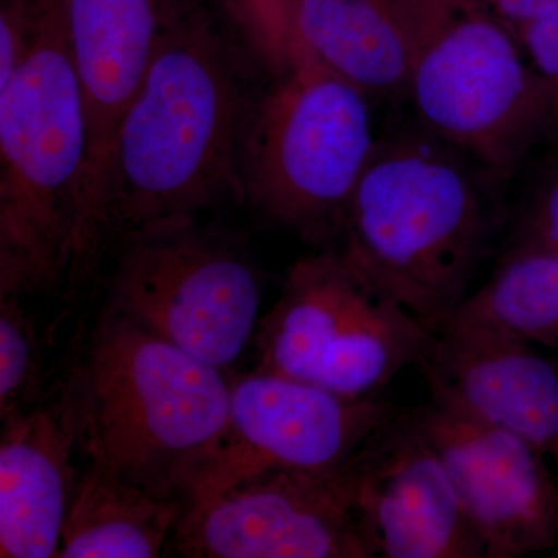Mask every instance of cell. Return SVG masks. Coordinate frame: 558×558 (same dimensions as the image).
<instances>
[{
    "label": "cell",
    "instance_id": "obj_22",
    "mask_svg": "<svg viewBox=\"0 0 558 558\" xmlns=\"http://www.w3.org/2000/svg\"><path fill=\"white\" fill-rule=\"evenodd\" d=\"M35 16L36 0H0V86L24 61Z\"/></svg>",
    "mask_w": 558,
    "mask_h": 558
},
{
    "label": "cell",
    "instance_id": "obj_1",
    "mask_svg": "<svg viewBox=\"0 0 558 558\" xmlns=\"http://www.w3.org/2000/svg\"><path fill=\"white\" fill-rule=\"evenodd\" d=\"M205 0H178L113 145L106 242L241 202L240 154L255 94Z\"/></svg>",
    "mask_w": 558,
    "mask_h": 558
},
{
    "label": "cell",
    "instance_id": "obj_19",
    "mask_svg": "<svg viewBox=\"0 0 558 558\" xmlns=\"http://www.w3.org/2000/svg\"><path fill=\"white\" fill-rule=\"evenodd\" d=\"M24 295H0V418L24 413L43 400L49 379L50 328ZM60 376V374H58Z\"/></svg>",
    "mask_w": 558,
    "mask_h": 558
},
{
    "label": "cell",
    "instance_id": "obj_7",
    "mask_svg": "<svg viewBox=\"0 0 558 558\" xmlns=\"http://www.w3.org/2000/svg\"><path fill=\"white\" fill-rule=\"evenodd\" d=\"M255 340L256 369L376 398L400 371L425 362L436 333L329 247L290 267Z\"/></svg>",
    "mask_w": 558,
    "mask_h": 558
},
{
    "label": "cell",
    "instance_id": "obj_13",
    "mask_svg": "<svg viewBox=\"0 0 558 558\" xmlns=\"http://www.w3.org/2000/svg\"><path fill=\"white\" fill-rule=\"evenodd\" d=\"M352 468L379 557H486L449 473L409 410L395 411L352 459Z\"/></svg>",
    "mask_w": 558,
    "mask_h": 558
},
{
    "label": "cell",
    "instance_id": "obj_20",
    "mask_svg": "<svg viewBox=\"0 0 558 558\" xmlns=\"http://www.w3.org/2000/svg\"><path fill=\"white\" fill-rule=\"evenodd\" d=\"M517 36L532 69L548 92L558 120V0L534 20L521 25Z\"/></svg>",
    "mask_w": 558,
    "mask_h": 558
},
{
    "label": "cell",
    "instance_id": "obj_15",
    "mask_svg": "<svg viewBox=\"0 0 558 558\" xmlns=\"http://www.w3.org/2000/svg\"><path fill=\"white\" fill-rule=\"evenodd\" d=\"M421 366L429 392L526 440L558 478V366L537 344L450 319Z\"/></svg>",
    "mask_w": 558,
    "mask_h": 558
},
{
    "label": "cell",
    "instance_id": "obj_10",
    "mask_svg": "<svg viewBox=\"0 0 558 558\" xmlns=\"http://www.w3.org/2000/svg\"><path fill=\"white\" fill-rule=\"evenodd\" d=\"M354 459V458H352ZM352 459L325 470H275L183 510L172 543L194 558H373Z\"/></svg>",
    "mask_w": 558,
    "mask_h": 558
},
{
    "label": "cell",
    "instance_id": "obj_14",
    "mask_svg": "<svg viewBox=\"0 0 558 558\" xmlns=\"http://www.w3.org/2000/svg\"><path fill=\"white\" fill-rule=\"evenodd\" d=\"M83 410L73 351L35 407L2 422L0 557L58 556L80 475Z\"/></svg>",
    "mask_w": 558,
    "mask_h": 558
},
{
    "label": "cell",
    "instance_id": "obj_11",
    "mask_svg": "<svg viewBox=\"0 0 558 558\" xmlns=\"http://www.w3.org/2000/svg\"><path fill=\"white\" fill-rule=\"evenodd\" d=\"M409 410L449 473L486 558H520L558 543V478L537 449L453 400L429 392Z\"/></svg>",
    "mask_w": 558,
    "mask_h": 558
},
{
    "label": "cell",
    "instance_id": "obj_8",
    "mask_svg": "<svg viewBox=\"0 0 558 558\" xmlns=\"http://www.w3.org/2000/svg\"><path fill=\"white\" fill-rule=\"evenodd\" d=\"M110 307L226 371L259 328L263 281L240 241L199 220L117 238Z\"/></svg>",
    "mask_w": 558,
    "mask_h": 558
},
{
    "label": "cell",
    "instance_id": "obj_12",
    "mask_svg": "<svg viewBox=\"0 0 558 558\" xmlns=\"http://www.w3.org/2000/svg\"><path fill=\"white\" fill-rule=\"evenodd\" d=\"M178 0H61L87 124V168L75 274L108 248L105 202L124 112L145 80Z\"/></svg>",
    "mask_w": 558,
    "mask_h": 558
},
{
    "label": "cell",
    "instance_id": "obj_16",
    "mask_svg": "<svg viewBox=\"0 0 558 558\" xmlns=\"http://www.w3.org/2000/svg\"><path fill=\"white\" fill-rule=\"evenodd\" d=\"M422 0H279L269 53L295 44L369 98L409 95Z\"/></svg>",
    "mask_w": 558,
    "mask_h": 558
},
{
    "label": "cell",
    "instance_id": "obj_24",
    "mask_svg": "<svg viewBox=\"0 0 558 558\" xmlns=\"http://www.w3.org/2000/svg\"><path fill=\"white\" fill-rule=\"evenodd\" d=\"M226 2L227 10H229L230 17L234 20H241V17H252L253 14L264 13L274 7L277 0H223Z\"/></svg>",
    "mask_w": 558,
    "mask_h": 558
},
{
    "label": "cell",
    "instance_id": "obj_9",
    "mask_svg": "<svg viewBox=\"0 0 558 558\" xmlns=\"http://www.w3.org/2000/svg\"><path fill=\"white\" fill-rule=\"evenodd\" d=\"M377 398H348L256 369L231 384L229 421L182 488L186 508L275 470L347 464L395 414Z\"/></svg>",
    "mask_w": 558,
    "mask_h": 558
},
{
    "label": "cell",
    "instance_id": "obj_3",
    "mask_svg": "<svg viewBox=\"0 0 558 558\" xmlns=\"http://www.w3.org/2000/svg\"><path fill=\"white\" fill-rule=\"evenodd\" d=\"M86 168V110L61 0H36L27 54L0 86V295L69 284Z\"/></svg>",
    "mask_w": 558,
    "mask_h": 558
},
{
    "label": "cell",
    "instance_id": "obj_21",
    "mask_svg": "<svg viewBox=\"0 0 558 558\" xmlns=\"http://www.w3.org/2000/svg\"><path fill=\"white\" fill-rule=\"evenodd\" d=\"M512 247L558 252V171L529 202L517 226Z\"/></svg>",
    "mask_w": 558,
    "mask_h": 558
},
{
    "label": "cell",
    "instance_id": "obj_17",
    "mask_svg": "<svg viewBox=\"0 0 558 558\" xmlns=\"http://www.w3.org/2000/svg\"><path fill=\"white\" fill-rule=\"evenodd\" d=\"M183 510L182 499L156 494L87 462L62 527L57 557H160Z\"/></svg>",
    "mask_w": 558,
    "mask_h": 558
},
{
    "label": "cell",
    "instance_id": "obj_2",
    "mask_svg": "<svg viewBox=\"0 0 558 558\" xmlns=\"http://www.w3.org/2000/svg\"><path fill=\"white\" fill-rule=\"evenodd\" d=\"M469 160L428 132L377 140L336 245L435 333L470 295L494 229Z\"/></svg>",
    "mask_w": 558,
    "mask_h": 558
},
{
    "label": "cell",
    "instance_id": "obj_18",
    "mask_svg": "<svg viewBox=\"0 0 558 558\" xmlns=\"http://www.w3.org/2000/svg\"><path fill=\"white\" fill-rule=\"evenodd\" d=\"M450 319L527 343L557 347L558 252L510 248L494 275L470 292Z\"/></svg>",
    "mask_w": 558,
    "mask_h": 558
},
{
    "label": "cell",
    "instance_id": "obj_23",
    "mask_svg": "<svg viewBox=\"0 0 558 558\" xmlns=\"http://www.w3.org/2000/svg\"><path fill=\"white\" fill-rule=\"evenodd\" d=\"M517 33L521 25L548 10L557 0H473Z\"/></svg>",
    "mask_w": 558,
    "mask_h": 558
},
{
    "label": "cell",
    "instance_id": "obj_5",
    "mask_svg": "<svg viewBox=\"0 0 558 558\" xmlns=\"http://www.w3.org/2000/svg\"><path fill=\"white\" fill-rule=\"evenodd\" d=\"M242 137V204L310 244L339 241L349 197L377 145L369 98L288 44Z\"/></svg>",
    "mask_w": 558,
    "mask_h": 558
},
{
    "label": "cell",
    "instance_id": "obj_4",
    "mask_svg": "<svg viewBox=\"0 0 558 558\" xmlns=\"http://www.w3.org/2000/svg\"><path fill=\"white\" fill-rule=\"evenodd\" d=\"M73 366L86 461L182 499L229 421L233 381L226 371L108 306L76 340Z\"/></svg>",
    "mask_w": 558,
    "mask_h": 558
},
{
    "label": "cell",
    "instance_id": "obj_6",
    "mask_svg": "<svg viewBox=\"0 0 558 558\" xmlns=\"http://www.w3.org/2000/svg\"><path fill=\"white\" fill-rule=\"evenodd\" d=\"M409 97L428 134L497 175L557 121L517 33L473 0H422Z\"/></svg>",
    "mask_w": 558,
    "mask_h": 558
}]
</instances>
